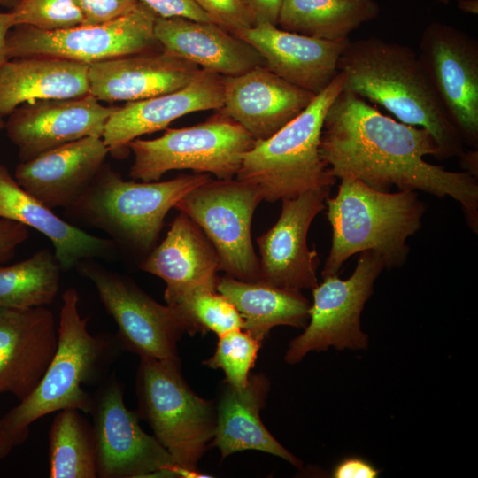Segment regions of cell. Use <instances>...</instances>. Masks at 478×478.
Wrapping results in <instances>:
<instances>
[{
	"label": "cell",
	"mask_w": 478,
	"mask_h": 478,
	"mask_svg": "<svg viewBox=\"0 0 478 478\" xmlns=\"http://www.w3.org/2000/svg\"><path fill=\"white\" fill-rule=\"evenodd\" d=\"M18 0H0V7L12 9L14 7Z\"/></svg>",
	"instance_id": "f6af8a7d"
},
{
	"label": "cell",
	"mask_w": 478,
	"mask_h": 478,
	"mask_svg": "<svg viewBox=\"0 0 478 478\" xmlns=\"http://www.w3.org/2000/svg\"><path fill=\"white\" fill-rule=\"evenodd\" d=\"M58 344V327L45 306L0 307V395L19 401L36 388Z\"/></svg>",
	"instance_id": "d6986e66"
},
{
	"label": "cell",
	"mask_w": 478,
	"mask_h": 478,
	"mask_svg": "<svg viewBox=\"0 0 478 478\" xmlns=\"http://www.w3.org/2000/svg\"><path fill=\"white\" fill-rule=\"evenodd\" d=\"M108 154L101 137H84L20 162L13 176L49 208L66 209L84 194Z\"/></svg>",
	"instance_id": "7402d4cb"
},
{
	"label": "cell",
	"mask_w": 478,
	"mask_h": 478,
	"mask_svg": "<svg viewBox=\"0 0 478 478\" xmlns=\"http://www.w3.org/2000/svg\"><path fill=\"white\" fill-rule=\"evenodd\" d=\"M13 27L15 23L12 12H0V66L8 59L5 52L6 38Z\"/></svg>",
	"instance_id": "60d3db41"
},
{
	"label": "cell",
	"mask_w": 478,
	"mask_h": 478,
	"mask_svg": "<svg viewBox=\"0 0 478 478\" xmlns=\"http://www.w3.org/2000/svg\"><path fill=\"white\" fill-rule=\"evenodd\" d=\"M243 2L252 15L255 25L261 23L278 25L284 0H243Z\"/></svg>",
	"instance_id": "ab89813d"
},
{
	"label": "cell",
	"mask_w": 478,
	"mask_h": 478,
	"mask_svg": "<svg viewBox=\"0 0 478 478\" xmlns=\"http://www.w3.org/2000/svg\"><path fill=\"white\" fill-rule=\"evenodd\" d=\"M201 68L161 48L89 66V94L100 102H133L188 85Z\"/></svg>",
	"instance_id": "ffe728a7"
},
{
	"label": "cell",
	"mask_w": 478,
	"mask_h": 478,
	"mask_svg": "<svg viewBox=\"0 0 478 478\" xmlns=\"http://www.w3.org/2000/svg\"><path fill=\"white\" fill-rule=\"evenodd\" d=\"M419 58L465 144L478 147V42L433 21L422 31Z\"/></svg>",
	"instance_id": "5bb4252c"
},
{
	"label": "cell",
	"mask_w": 478,
	"mask_h": 478,
	"mask_svg": "<svg viewBox=\"0 0 478 478\" xmlns=\"http://www.w3.org/2000/svg\"><path fill=\"white\" fill-rule=\"evenodd\" d=\"M384 268L382 257L366 251L359 253L355 270L348 279L343 280L338 274L322 277L323 281L312 289L307 325L289 343L284 360L297 364L308 352L330 347L338 351L367 349L369 337L361 329V313Z\"/></svg>",
	"instance_id": "30bf717a"
},
{
	"label": "cell",
	"mask_w": 478,
	"mask_h": 478,
	"mask_svg": "<svg viewBox=\"0 0 478 478\" xmlns=\"http://www.w3.org/2000/svg\"><path fill=\"white\" fill-rule=\"evenodd\" d=\"M157 16L145 5L99 25L46 31L13 27L6 38L7 58L50 57L91 65L161 48L154 36Z\"/></svg>",
	"instance_id": "8fae6325"
},
{
	"label": "cell",
	"mask_w": 478,
	"mask_h": 478,
	"mask_svg": "<svg viewBox=\"0 0 478 478\" xmlns=\"http://www.w3.org/2000/svg\"><path fill=\"white\" fill-rule=\"evenodd\" d=\"M82 18L81 25H99L124 17L138 6L137 0H73Z\"/></svg>",
	"instance_id": "d590c367"
},
{
	"label": "cell",
	"mask_w": 478,
	"mask_h": 478,
	"mask_svg": "<svg viewBox=\"0 0 478 478\" xmlns=\"http://www.w3.org/2000/svg\"><path fill=\"white\" fill-rule=\"evenodd\" d=\"M4 128V121L3 120L2 117H0V130Z\"/></svg>",
	"instance_id": "7dc6e473"
},
{
	"label": "cell",
	"mask_w": 478,
	"mask_h": 478,
	"mask_svg": "<svg viewBox=\"0 0 478 478\" xmlns=\"http://www.w3.org/2000/svg\"><path fill=\"white\" fill-rule=\"evenodd\" d=\"M320 153L336 179H354L388 192L421 190L460 204L470 228L478 231V183L469 173L427 162L437 153L425 129L384 115L358 95L342 90L324 119Z\"/></svg>",
	"instance_id": "6da1fadb"
},
{
	"label": "cell",
	"mask_w": 478,
	"mask_h": 478,
	"mask_svg": "<svg viewBox=\"0 0 478 478\" xmlns=\"http://www.w3.org/2000/svg\"><path fill=\"white\" fill-rule=\"evenodd\" d=\"M28 235L27 226L0 219V265L14 256L17 248L27 241Z\"/></svg>",
	"instance_id": "74e56055"
},
{
	"label": "cell",
	"mask_w": 478,
	"mask_h": 478,
	"mask_svg": "<svg viewBox=\"0 0 478 478\" xmlns=\"http://www.w3.org/2000/svg\"><path fill=\"white\" fill-rule=\"evenodd\" d=\"M343 81L338 72L300 114L269 138L256 141L244 153L236 179L257 185L270 203L333 186L337 179L321 158L320 143L325 116Z\"/></svg>",
	"instance_id": "8992f818"
},
{
	"label": "cell",
	"mask_w": 478,
	"mask_h": 478,
	"mask_svg": "<svg viewBox=\"0 0 478 478\" xmlns=\"http://www.w3.org/2000/svg\"><path fill=\"white\" fill-rule=\"evenodd\" d=\"M89 65L50 57L9 58L0 66V117L26 103L89 94Z\"/></svg>",
	"instance_id": "4316f807"
},
{
	"label": "cell",
	"mask_w": 478,
	"mask_h": 478,
	"mask_svg": "<svg viewBox=\"0 0 478 478\" xmlns=\"http://www.w3.org/2000/svg\"><path fill=\"white\" fill-rule=\"evenodd\" d=\"M140 418L178 466L197 470L214 436L216 410L185 382L179 358H140L136 374Z\"/></svg>",
	"instance_id": "52a82bcc"
},
{
	"label": "cell",
	"mask_w": 478,
	"mask_h": 478,
	"mask_svg": "<svg viewBox=\"0 0 478 478\" xmlns=\"http://www.w3.org/2000/svg\"><path fill=\"white\" fill-rule=\"evenodd\" d=\"M158 18L211 21L196 0H137Z\"/></svg>",
	"instance_id": "8d00e7d4"
},
{
	"label": "cell",
	"mask_w": 478,
	"mask_h": 478,
	"mask_svg": "<svg viewBox=\"0 0 478 478\" xmlns=\"http://www.w3.org/2000/svg\"><path fill=\"white\" fill-rule=\"evenodd\" d=\"M458 8L466 13H478V0H457Z\"/></svg>",
	"instance_id": "ee69618b"
},
{
	"label": "cell",
	"mask_w": 478,
	"mask_h": 478,
	"mask_svg": "<svg viewBox=\"0 0 478 478\" xmlns=\"http://www.w3.org/2000/svg\"><path fill=\"white\" fill-rule=\"evenodd\" d=\"M253 137L220 110L206 121L182 128H166L159 137L136 138L128 144L134 154L129 176L141 181H159L172 170H192L232 179Z\"/></svg>",
	"instance_id": "ba28073f"
},
{
	"label": "cell",
	"mask_w": 478,
	"mask_h": 478,
	"mask_svg": "<svg viewBox=\"0 0 478 478\" xmlns=\"http://www.w3.org/2000/svg\"><path fill=\"white\" fill-rule=\"evenodd\" d=\"M0 219L19 222L46 236L64 271L77 267L83 260L110 258L116 249L110 238L89 234L57 215L24 189L1 164Z\"/></svg>",
	"instance_id": "cb8c5ba5"
},
{
	"label": "cell",
	"mask_w": 478,
	"mask_h": 478,
	"mask_svg": "<svg viewBox=\"0 0 478 478\" xmlns=\"http://www.w3.org/2000/svg\"><path fill=\"white\" fill-rule=\"evenodd\" d=\"M436 1L442 4H449V3L451 2V0H436Z\"/></svg>",
	"instance_id": "bcb514c9"
},
{
	"label": "cell",
	"mask_w": 478,
	"mask_h": 478,
	"mask_svg": "<svg viewBox=\"0 0 478 478\" xmlns=\"http://www.w3.org/2000/svg\"><path fill=\"white\" fill-rule=\"evenodd\" d=\"M213 355L203 364L212 369H221L225 382L235 388L244 387L250 371L255 364L261 342L243 329H235L218 336Z\"/></svg>",
	"instance_id": "d6a6232c"
},
{
	"label": "cell",
	"mask_w": 478,
	"mask_h": 478,
	"mask_svg": "<svg viewBox=\"0 0 478 478\" xmlns=\"http://www.w3.org/2000/svg\"><path fill=\"white\" fill-rule=\"evenodd\" d=\"M13 447H15L13 443L3 431L0 430V459L8 456Z\"/></svg>",
	"instance_id": "7bdbcfd3"
},
{
	"label": "cell",
	"mask_w": 478,
	"mask_h": 478,
	"mask_svg": "<svg viewBox=\"0 0 478 478\" xmlns=\"http://www.w3.org/2000/svg\"><path fill=\"white\" fill-rule=\"evenodd\" d=\"M154 36L161 49L221 76L265 66L251 45L212 21L157 17Z\"/></svg>",
	"instance_id": "d4e9b609"
},
{
	"label": "cell",
	"mask_w": 478,
	"mask_h": 478,
	"mask_svg": "<svg viewBox=\"0 0 478 478\" xmlns=\"http://www.w3.org/2000/svg\"><path fill=\"white\" fill-rule=\"evenodd\" d=\"M95 286L107 312L116 322L118 341L140 358H178L177 343L187 323L169 305H161L124 275L105 269L93 259L77 266Z\"/></svg>",
	"instance_id": "4fadbf2b"
},
{
	"label": "cell",
	"mask_w": 478,
	"mask_h": 478,
	"mask_svg": "<svg viewBox=\"0 0 478 478\" xmlns=\"http://www.w3.org/2000/svg\"><path fill=\"white\" fill-rule=\"evenodd\" d=\"M212 22L231 33L250 28L254 19L243 0H196Z\"/></svg>",
	"instance_id": "e575fe53"
},
{
	"label": "cell",
	"mask_w": 478,
	"mask_h": 478,
	"mask_svg": "<svg viewBox=\"0 0 478 478\" xmlns=\"http://www.w3.org/2000/svg\"><path fill=\"white\" fill-rule=\"evenodd\" d=\"M223 76L201 68L181 89L118 106L105 124L102 139L110 155L124 158L130 152L131 141L166 129L186 114L218 111L223 106Z\"/></svg>",
	"instance_id": "e0dca14e"
},
{
	"label": "cell",
	"mask_w": 478,
	"mask_h": 478,
	"mask_svg": "<svg viewBox=\"0 0 478 478\" xmlns=\"http://www.w3.org/2000/svg\"><path fill=\"white\" fill-rule=\"evenodd\" d=\"M380 469L359 456H348L339 460L332 468L333 478H377Z\"/></svg>",
	"instance_id": "f35d334b"
},
{
	"label": "cell",
	"mask_w": 478,
	"mask_h": 478,
	"mask_svg": "<svg viewBox=\"0 0 478 478\" xmlns=\"http://www.w3.org/2000/svg\"><path fill=\"white\" fill-rule=\"evenodd\" d=\"M330 189L316 188L281 200L278 220L257 238L260 281L294 291L317 286L320 259L316 250L307 245V234L314 218L326 209Z\"/></svg>",
	"instance_id": "9a60e30c"
},
{
	"label": "cell",
	"mask_w": 478,
	"mask_h": 478,
	"mask_svg": "<svg viewBox=\"0 0 478 478\" xmlns=\"http://www.w3.org/2000/svg\"><path fill=\"white\" fill-rule=\"evenodd\" d=\"M140 269L166 282L164 299L197 289L216 290L220 271L217 252L200 227L184 212L170 224L158 246L141 262Z\"/></svg>",
	"instance_id": "603a6c76"
},
{
	"label": "cell",
	"mask_w": 478,
	"mask_h": 478,
	"mask_svg": "<svg viewBox=\"0 0 478 478\" xmlns=\"http://www.w3.org/2000/svg\"><path fill=\"white\" fill-rule=\"evenodd\" d=\"M270 389L267 377L250 374L247 384L235 388L225 382L216 407V425L212 445L222 459L238 451L256 450L283 459L296 467L302 461L281 445L260 419Z\"/></svg>",
	"instance_id": "484cf974"
},
{
	"label": "cell",
	"mask_w": 478,
	"mask_h": 478,
	"mask_svg": "<svg viewBox=\"0 0 478 478\" xmlns=\"http://www.w3.org/2000/svg\"><path fill=\"white\" fill-rule=\"evenodd\" d=\"M209 173L183 174L164 181H125L104 165L67 215L106 233L115 245L150 253L168 212L189 191L212 180Z\"/></svg>",
	"instance_id": "5b68a950"
},
{
	"label": "cell",
	"mask_w": 478,
	"mask_h": 478,
	"mask_svg": "<svg viewBox=\"0 0 478 478\" xmlns=\"http://www.w3.org/2000/svg\"><path fill=\"white\" fill-rule=\"evenodd\" d=\"M216 291L236 308L243 321V329L261 343L274 327L307 325L311 304L301 291L229 275L219 278Z\"/></svg>",
	"instance_id": "83f0119b"
},
{
	"label": "cell",
	"mask_w": 478,
	"mask_h": 478,
	"mask_svg": "<svg viewBox=\"0 0 478 478\" xmlns=\"http://www.w3.org/2000/svg\"><path fill=\"white\" fill-rule=\"evenodd\" d=\"M233 34L251 45L271 72L315 95L338 73V60L350 40H320L267 23Z\"/></svg>",
	"instance_id": "44dd1931"
},
{
	"label": "cell",
	"mask_w": 478,
	"mask_h": 478,
	"mask_svg": "<svg viewBox=\"0 0 478 478\" xmlns=\"http://www.w3.org/2000/svg\"><path fill=\"white\" fill-rule=\"evenodd\" d=\"M220 111L242 126L256 141L269 138L300 114L315 94L295 86L266 66L223 76Z\"/></svg>",
	"instance_id": "ac0fdd59"
},
{
	"label": "cell",
	"mask_w": 478,
	"mask_h": 478,
	"mask_svg": "<svg viewBox=\"0 0 478 478\" xmlns=\"http://www.w3.org/2000/svg\"><path fill=\"white\" fill-rule=\"evenodd\" d=\"M117 107L103 105L89 94L37 100L21 104L9 114L4 129L18 149L20 162H25L84 137L102 138Z\"/></svg>",
	"instance_id": "2e32d148"
},
{
	"label": "cell",
	"mask_w": 478,
	"mask_h": 478,
	"mask_svg": "<svg viewBox=\"0 0 478 478\" xmlns=\"http://www.w3.org/2000/svg\"><path fill=\"white\" fill-rule=\"evenodd\" d=\"M61 267L49 249L11 266H0V307L26 309L53 303Z\"/></svg>",
	"instance_id": "f546056e"
},
{
	"label": "cell",
	"mask_w": 478,
	"mask_h": 478,
	"mask_svg": "<svg viewBox=\"0 0 478 478\" xmlns=\"http://www.w3.org/2000/svg\"><path fill=\"white\" fill-rule=\"evenodd\" d=\"M262 200L255 184L236 178L212 179L186 194L174 208L187 214L211 242L220 271L240 281H258L259 261L251 227Z\"/></svg>",
	"instance_id": "9c48e42d"
},
{
	"label": "cell",
	"mask_w": 478,
	"mask_h": 478,
	"mask_svg": "<svg viewBox=\"0 0 478 478\" xmlns=\"http://www.w3.org/2000/svg\"><path fill=\"white\" fill-rule=\"evenodd\" d=\"M79 295L70 288L62 294L54 356L36 388L0 418V430L13 443H23L29 427L37 420L65 409L90 413L93 397L83 385L95 383L103 375L119 341L111 335H92L88 317L78 309Z\"/></svg>",
	"instance_id": "3957f363"
},
{
	"label": "cell",
	"mask_w": 478,
	"mask_h": 478,
	"mask_svg": "<svg viewBox=\"0 0 478 478\" xmlns=\"http://www.w3.org/2000/svg\"><path fill=\"white\" fill-rule=\"evenodd\" d=\"M332 243L321 276L338 274L352 255L378 253L386 268L401 266L409 247L406 240L421 227L425 204L415 190H375L354 179H342L334 197L326 199Z\"/></svg>",
	"instance_id": "277c9868"
},
{
	"label": "cell",
	"mask_w": 478,
	"mask_h": 478,
	"mask_svg": "<svg viewBox=\"0 0 478 478\" xmlns=\"http://www.w3.org/2000/svg\"><path fill=\"white\" fill-rule=\"evenodd\" d=\"M460 158V165L466 170L474 176H477L478 170V153L477 150H472L464 152Z\"/></svg>",
	"instance_id": "b9f144b4"
},
{
	"label": "cell",
	"mask_w": 478,
	"mask_h": 478,
	"mask_svg": "<svg viewBox=\"0 0 478 478\" xmlns=\"http://www.w3.org/2000/svg\"><path fill=\"white\" fill-rule=\"evenodd\" d=\"M166 303L183 317L189 335L212 331L219 336L243 329V321L236 308L216 290L197 289Z\"/></svg>",
	"instance_id": "1f68e13d"
},
{
	"label": "cell",
	"mask_w": 478,
	"mask_h": 478,
	"mask_svg": "<svg viewBox=\"0 0 478 478\" xmlns=\"http://www.w3.org/2000/svg\"><path fill=\"white\" fill-rule=\"evenodd\" d=\"M337 69L344 75L343 91L381 105L402 123L428 132L436 144V158L463 155L465 143L411 47L378 37L349 40Z\"/></svg>",
	"instance_id": "7a4b0ae2"
},
{
	"label": "cell",
	"mask_w": 478,
	"mask_h": 478,
	"mask_svg": "<svg viewBox=\"0 0 478 478\" xmlns=\"http://www.w3.org/2000/svg\"><path fill=\"white\" fill-rule=\"evenodd\" d=\"M92 432L99 478L176 477L178 466L158 439L144 432L123 389L107 380L93 397Z\"/></svg>",
	"instance_id": "7c38bea8"
},
{
	"label": "cell",
	"mask_w": 478,
	"mask_h": 478,
	"mask_svg": "<svg viewBox=\"0 0 478 478\" xmlns=\"http://www.w3.org/2000/svg\"><path fill=\"white\" fill-rule=\"evenodd\" d=\"M380 13L375 0H284L280 28L325 41H340Z\"/></svg>",
	"instance_id": "f1b7e54d"
},
{
	"label": "cell",
	"mask_w": 478,
	"mask_h": 478,
	"mask_svg": "<svg viewBox=\"0 0 478 478\" xmlns=\"http://www.w3.org/2000/svg\"><path fill=\"white\" fill-rule=\"evenodd\" d=\"M75 409L58 411L49 432L50 478H96L92 426Z\"/></svg>",
	"instance_id": "4dcf8cb0"
},
{
	"label": "cell",
	"mask_w": 478,
	"mask_h": 478,
	"mask_svg": "<svg viewBox=\"0 0 478 478\" xmlns=\"http://www.w3.org/2000/svg\"><path fill=\"white\" fill-rule=\"evenodd\" d=\"M15 26L25 25L52 31L82 24L73 0H18L10 10Z\"/></svg>",
	"instance_id": "836d02e7"
}]
</instances>
